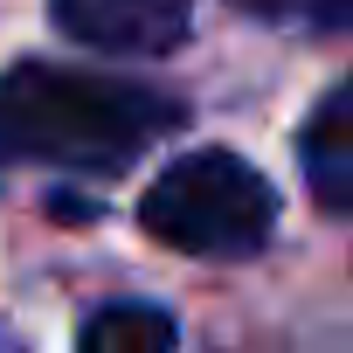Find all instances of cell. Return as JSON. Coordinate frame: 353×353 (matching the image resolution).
I'll return each instance as SVG.
<instances>
[{"label": "cell", "instance_id": "obj_2", "mask_svg": "<svg viewBox=\"0 0 353 353\" xmlns=\"http://www.w3.org/2000/svg\"><path fill=\"white\" fill-rule=\"evenodd\" d=\"M139 222L152 243L181 256H256L277 229V194L250 159L208 145L159 166V181L139 201Z\"/></svg>", "mask_w": 353, "mask_h": 353}, {"label": "cell", "instance_id": "obj_4", "mask_svg": "<svg viewBox=\"0 0 353 353\" xmlns=\"http://www.w3.org/2000/svg\"><path fill=\"white\" fill-rule=\"evenodd\" d=\"M298 166H305L312 201L325 215H346L353 222V77H339L312 104V118L298 132Z\"/></svg>", "mask_w": 353, "mask_h": 353}, {"label": "cell", "instance_id": "obj_3", "mask_svg": "<svg viewBox=\"0 0 353 353\" xmlns=\"http://www.w3.org/2000/svg\"><path fill=\"white\" fill-rule=\"evenodd\" d=\"M56 28L104 56H166L188 35L194 0H49Z\"/></svg>", "mask_w": 353, "mask_h": 353}, {"label": "cell", "instance_id": "obj_7", "mask_svg": "<svg viewBox=\"0 0 353 353\" xmlns=\"http://www.w3.org/2000/svg\"><path fill=\"white\" fill-rule=\"evenodd\" d=\"M339 21H353V0H346V8H339Z\"/></svg>", "mask_w": 353, "mask_h": 353}, {"label": "cell", "instance_id": "obj_5", "mask_svg": "<svg viewBox=\"0 0 353 353\" xmlns=\"http://www.w3.org/2000/svg\"><path fill=\"white\" fill-rule=\"evenodd\" d=\"M77 353H173V319L159 305H139V298L97 305L77 332Z\"/></svg>", "mask_w": 353, "mask_h": 353}, {"label": "cell", "instance_id": "obj_1", "mask_svg": "<svg viewBox=\"0 0 353 353\" xmlns=\"http://www.w3.org/2000/svg\"><path fill=\"white\" fill-rule=\"evenodd\" d=\"M173 125H181V104L132 77L70 70V63L0 70V152L8 159L111 173V166H132V152H145Z\"/></svg>", "mask_w": 353, "mask_h": 353}, {"label": "cell", "instance_id": "obj_6", "mask_svg": "<svg viewBox=\"0 0 353 353\" xmlns=\"http://www.w3.org/2000/svg\"><path fill=\"white\" fill-rule=\"evenodd\" d=\"M243 14H263V21H339V8L346 0H236Z\"/></svg>", "mask_w": 353, "mask_h": 353}]
</instances>
